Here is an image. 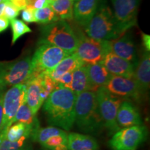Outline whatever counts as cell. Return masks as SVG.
I'll return each instance as SVG.
<instances>
[{"label": "cell", "instance_id": "29", "mask_svg": "<svg viewBox=\"0 0 150 150\" xmlns=\"http://www.w3.org/2000/svg\"><path fill=\"white\" fill-rule=\"evenodd\" d=\"M11 29L13 32L12 45H14L17 40L26 33H31V29L28 27L25 22L18 19L10 20Z\"/></svg>", "mask_w": 150, "mask_h": 150}, {"label": "cell", "instance_id": "7", "mask_svg": "<svg viewBox=\"0 0 150 150\" xmlns=\"http://www.w3.org/2000/svg\"><path fill=\"white\" fill-rule=\"evenodd\" d=\"M78 45L74 54L85 65L102 63L110 51V40H102L82 35L78 37Z\"/></svg>", "mask_w": 150, "mask_h": 150}, {"label": "cell", "instance_id": "30", "mask_svg": "<svg viewBox=\"0 0 150 150\" xmlns=\"http://www.w3.org/2000/svg\"><path fill=\"white\" fill-rule=\"evenodd\" d=\"M27 139L23 138L18 141L12 142L0 137V150H20L24 147Z\"/></svg>", "mask_w": 150, "mask_h": 150}, {"label": "cell", "instance_id": "2", "mask_svg": "<svg viewBox=\"0 0 150 150\" xmlns=\"http://www.w3.org/2000/svg\"><path fill=\"white\" fill-rule=\"evenodd\" d=\"M74 123L81 132L99 135L104 129L94 91H85L76 95Z\"/></svg>", "mask_w": 150, "mask_h": 150}, {"label": "cell", "instance_id": "41", "mask_svg": "<svg viewBox=\"0 0 150 150\" xmlns=\"http://www.w3.org/2000/svg\"><path fill=\"white\" fill-rule=\"evenodd\" d=\"M20 150H31V146L28 145V146H24L22 148V149H20Z\"/></svg>", "mask_w": 150, "mask_h": 150}, {"label": "cell", "instance_id": "42", "mask_svg": "<svg viewBox=\"0 0 150 150\" xmlns=\"http://www.w3.org/2000/svg\"><path fill=\"white\" fill-rule=\"evenodd\" d=\"M8 0H0V3H2V2H7Z\"/></svg>", "mask_w": 150, "mask_h": 150}, {"label": "cell", "instance_id": "44", "mask_svg": "<svg viewBox=\"0 0 150 150\" xmlns=\"http://www.w3.org/2000/svg\"><path fill=\"white\" fill-rule=\"evenodd\" d=\"M74 1H78V0H74Z\"/></svg>", "mask_w": 150, "mask_h": 150}, {"label": "cell", "instance_id": "19", "mask_svg": "<svg viewBox=\"0 0 150 150\" xmlns=\"http://www.w3.org/2000/svg\"><path fill=\"white\" fill-rule=\"evenodd\" d=\"M68 150H99V146L95 138L89 135L70 133L67 135Z\"/></svg>", "mask_w": 150, "mask_h": 150}, {"label": "cell", "instance_id": "31", "mask_svg": "<svg viewBox=\"0 0 150 150\" xmlns=\"http://www.w3.org/2000/svg\"><path fill=\"white\" fill-rule=\"evenodd\" d=\"M19 13H20V11L16 6H14L9 1L6 2L3 16H4L6 18H7L10 21L11 20L16 19L18 16Z\"/></svg>", "mask_w": 150, "mask_h": 150}, {"label": "cell", "instance_id": "38", "mask_svg": "<svg viewBox=\"0 0 150 150\" xmlns=\"http://www.w3.org/2000/svg\"><path fill=\"white\" fill-rule=\"evenodd\" d=\"M4 90L0 89V125L1 124L3 117V107H2V100H3V93Z\"/></svg>", "mask_w": 150, "mask_h": 150}, {"label": "cell", "instance_id": "34", "mask_svg": "<svg viewBox=\"0 0 150 150\" xmlns=\"http://www.w3.org/2000/svg\"><path fill=\"white\" fill-rule=\"evenodd\" d=\"M8 1L16 6L19 11H22L27 8V2L26 0H8Z\"/></svg>", "mask_w": 150, "mask_h": 150}, {"label": "cell", "instance_id": "36", "mask_svg": "<svg viewBox=\"0 0 150 150\" xmlns=\"http://www.w3.org/2000/svg\"><path fill=\"white\" fill-rule=\"evenodd\" d=\"M47 6H49L48 0H35L32 7H33L35 9H40L45 8Z\"/></svg>", "mask_w": 150, "mask_h": 150}, {"label": "cell", "instance_id": "16", "mask_svg": "<svg viewBox=\"0 0 150 150\" xmlns=\"http://www.w3.org/2000/svg\"><path fill=\"white\" fill-rule=\"evenodd\" d=\"M25 84L27 86L26 103L33 113L36 115L44 103L41 96V73L32 75Z\"/></svg>", "mask_w": 150, "mask_h": 150}, {"label": "cell", "instance_id": "21", "mask_svg": "<svg viewBox=\"0 0 150 150\" xmlns=\"http://www.w3.org/2000/svg\"><path fill=\"white\" fill-rule=\"evenodd\" d=\"M83 65H85V64L79 59L76 54L73 53L62 60L59 64L56 65L55 68L47 72L49 76L55 81V80L57 79L61 75L67 72H72L76 69Z\"/></svg>", "mask_w": 150, "mask_h": 150}, {"label": "cell", "instance_id": "37", "mask_svg": "<svg viewBox=\"0 0 150 150\" xmlns=\"http://www.w3.org/2000/svg\"><path fill=\"white\" fill-rule=\"evenodd\" d=\"M142 40L143 46L145 47L146 52H149L150 50V36L146 33H142Z\"/></svg>", "mask_w": 150, "mask_h": 150}, {"label": "cell", "instance_id": "20", "mask_svg": "<svg viewBox=\"0 0 150 150\" xmlns=\"http://www.w3.org/2000/svg\"><path fill=\"white\" fill-rule=\"evenodd\" d=\"M86 67L89 81L95 91L98 88L106 86L112 76L102 63L86 65Z\"/></svg>", "mask_w": 150, "mask_h": 150}, {"label": "cell", "instance_id": "23", "mask_svg": "<svg viewBox=\"0 0 150 150\" xmlns=\"http://www.w3.org/2000/svg\"><path fill=\"white\" fill-rule=\"evenodd\" d=\"M35 129L31 125L21 122H15L8 129L0 132V137L5 139L15 142L23 138H28Z\"/></svg>", "mask_w": 150, "mask_h": 150}, {"label": "cell", "instance_id": "39", "mask_svg": "<svg viewBox=\"0 0 150 150\" xmlns=\"http://www.w3.org/2000/svg\"><path fill=\"white\" fill-rule=\"evenodd\" d=\"M6 6V2L0 3V16H2Z\"/></svg>", "mask_w": 150, "mask_h": 150}, {"label": "cell", "instance_id": "45", "mask_svg": "<svg viewBox=\"0 0 150 150\" xmlns=\"http://www.w3.org/2000/svg\"><path fill=\"white\" fill-rule=\"evenodd\" d=\"M45 150H47V149H45Z\"/></svg>", "mask_w": 150, "mask_h": 150}, {"label": "cell", "instance_id": "40", "mask_svg": "<svg viewBox=\"0 0 150 150\" xmlns=\"http://www.w3.org/2000/svg\"><path fill=\"white\" fill-rule=\"evenodd\" d=\"M26 1H27L28 6H32L35 0H26Z\"/></svg>", "mask_w": 150, "mask_h": 150}, {"label": "cell", "instance_id": "4", "mask_svg": "<svg viewBox=\"0 0 150 150\" xmlns=\"http://www.w3.org/2000/svg\"><path fill=\"white\" fill-rule=\"evenodd\" d=\"M78 40L70 24L65 20H59L42 26L38 44H50L73 54L77 47Z\"/></svg>", "mask_w": 150, "mask_h": 150}, {"label": "cell", "instance_id": "26", "mask_svg": "<svg viewBox=\"0 0 150 150\" xmlns=\"http://www.w3.org/2000/svg\"><path fill=\"white\" fill-rule=\"evenodd\" d=\"M65 132V131L63 129L54 126L45 127V128L38 127L31 134V137L33 140L42 145L51 137L63 134Z\"/></svg>", "mask_w": 150, "mask_h": 150}, {"label": "cell", "instance_id": "32", "mask_svg": "<svg viewBox=\"0 0 150 150\" xmlns=\"http://www.w3.org/2000/svg\"><path fill=\"white\" fill-rule=\"evenodd\" d=\"M34 8L31 6H27V8L22 10V18L25 22L27 23H32L35 22L34 19Z\"/></svg>", "mask_w": 150, "mask_h": 150}, {"label": "cell", "instance_id": "27", "mask_svg": "<svg viewBox=\"0 0 150 150\" xmlns=\"http://www.w3.org/2000/svg\"><path fill=\"white\" fill-rule=\"evenodd\" d=\"M35 22L41 24H48L59 21V18L50 6L40 9H34Z\"/></svg>", "mask_w": 150, "mask_h": 150}, {"label": "cell", "instance_id": "15", "mask_svg": "<svg viewBox=\"0 0 150 150\" xmlns=\"http://www.w3.org/2000/svg\"><path fill=\"white\" fill-rule=\"evenodd\" d=\"M117 123L123 129L142 125V121L138 108L129 101L124 100L118 108Z\"/></svg>", "mask_w": 150, "mask_h": 150}, {"label": "cell", "instance_id": "18", "mask_svg": "<svg viewBox=\"0 0 150 150\" xmlns=\"http://www.w3.org/2000/svg\"><path fill=\"white\" fill-rule=\"evenodd\" d=\"M133 78L139 86L142 93L149 91L150 85V56L149 52H145L141 59L137 63Z\"/></svg>", "mask_w": 150, "mask_h": 150}, {"label": "cell", "instance_id": "5", "mask_svg": "<svg viewBox=\"0 0 150 150\" xmlns=\"http://www.w3.org/2000/svg\"><path fill=\"white\" fill-rule=\"evenodd\" d=\"M33 72L34 68L30 57L11 62H0V89L25 83Z\"/></svg>", "mask_w": 150, "mask_h": 150}, {"label": "cell", "instance_id": "10", "mask_svg": "<svg viewBox=\"0 0 150 150\" xmlns=\"http://www.w3.org/2000/svg\"><path fill=\"white\" fill-rule=\"evenodd\" d=\"M27 86L21 83L11 86L3 95V117L0 125V132L6 130L12 125V121L18 108L26 102Z\"/></svg>", "mask_w": 150, "mask_h": 150}, {"label": "cell", "instance_id": "25", "mask_svg": "<svg viewBox=\"0 0 150 150\" xmlns=\"http://www.w3.org/2000/svg\"><path fill=\"white\" fill-rule=\"evenodd\" d=\"M15 122H21L28 125H31L35 129L40 127H39V122L38 120L37 117H35V115L33 113L26 102L22 104L20 108H18L12 121V124Z\"/></svg>", "mask_w": 150, "mask_h": 150}, {"label": "cell", "instance_id": "14", "mask_svg": "<svg viewBox=\"0 0 150 150\" xmlns=\"http://www.w3.org/2000/svg\"><path fill=\"white\" fill-rule=\"evenodd\" d=\"M110 51L122 59L137 64L136 47L132 38L129 33L110 40Z\"/></svg>", "mask_w": 150, "mask_h": 150}, {"label": "cell", "instance_id": "11", "mask_svg": "<svg viewBox=\"0 0 150 150\" xmlns=\"http://www.w3.org/2000/svg\"><path fill=\"white\" fill-rule=\"evenodd\" d=\"M104 87L112 95L119 97H127L138 100L142 95L138 83L133 77L112 75Z\"/></svg>", "mask_w": 150, "mask_h": 150}, {"label": "cell", "instance_id": "17", "mask_svg": "<svg viewBox=\"0 0 150 150\" xmlns=\"http://www.w3.org/2000/svg\"><path fill=\"white\" fill-rule=\"evenodd\" d=\"M99 0H78L74 4L73 18L86 27L96 13Z\"/></svg>", "mask_w": 150, "mask_h": 150}, {"label": "cell", "instance_id": "9", "mask_svg": "<svg viewBox=\"0 0 150 150\" xmlns=\"http://www.w3.org/2000/svg\"><path fill=\"white\" fill-rule=\"evenodd\" d=\"M147 129L145 125H136L120 129L108 142L112 150H134L147 139Z\"/></svg>", "mask_w": 150, "mask_h": 150}, {"label": "cell", "instance_id": "24", "mask_svg": "<svg viewBox=\"0 0 150 150\" xmlns=\"http://www.w3.org/2000/svg\"><path fill=\"white\" fill-rule=\"evenodd\" d=\"M74 0H56L49 6L60 20H72L74 11Z\"/></svg>", "mask_w": 150, "mask_h": 150}, {"label": "cell", "instance_id": "43", "mask_svg": "<svg viewBox=\"0 0 150 150\" xmlns=\"http://www.w3.org/2000/svg\"><path fill=\"white\" fill-rule=\"evenodd\" d=\"M54 1H56V0H48V1H49V4H50L52 3V2H54Z\"/></svg>", "mask_w": 150, "mask_h": 150}, {"label": "cell", "instance_id": "8", "mask_svg": "<svg viewBox=\"0 0 150 150\" xmlns=\"http://www.w3.org/2000/svg\"><path fill=\"white\" fill-rule=\"evenodd\" d=\"M39 47L32 58L34 68L33 75H37L44 72H50L67 56L72 54L61 48L47 43L38 44Z\"/></svg>", "mask_w": 150, "mask_h": 150}, {"label": "cell", "instance_id": "13", "mask_svg": "<svg viewBox=\"0 0 150 150\" xmlns=\"http://www.w3.org/2000/svg\"><path fill=\"white\" fill-rule=\"evenodd\" d=\"M102 64L110 74L125 77H133L136 64L119 57L111 52L105 56Z\"/></svg>", "mask_w": 150, "mask_h": 150}, {"label": "cell", "instance_id": "1", "mask_svg": "<svg viewBox=\"0 0 150 150\" xmlns=\"http://www.w3.org/2000/svg\"><path fill=\"white\" fill-rule=\"evenodd\" d=\"M76 98L72 90L57 83L43 104L49 125L70 131L74 124Z\"/></svg>", "mask_w": 150, "mask_h": 150}, {"label": "cell", "instance_id": "28", "mask_svg": "<svg viewBox=\"0 0 150 150\" xmlns=\"http://www.w3.org/2000/svg\"><path fill=\"white\" fill-rule=\"evenodd\" d=\"M67 135L65 131L63 134L51 137L41 145L47 150H68Z\"/></svg>", "mask_w": 150, "mask_h": 150}, {"label": "cell", "instance_id": "33", "mask_svg": "<svg viewBox=\"0 0 150 150\" xmlns=\"http://www.w3.org/2000/svg\"><path fill=\"white\" fill-rule=\"evenodd\" d=\"M72 72H67L65 74L61 75L55 81L59 85H61L64 87L68 88L70 89L71 83H72Z\"/></svg>", "mask_w": 150, "mask_h": 150}, {"label": "cell", "instance_id": "35", "mask_svg": "<svg viewBox=\"0 0 150 150\" xmlns=\"http://www.w3.org/2000/svg\"><path fill=\"white\" fill-rule=\"evenodd\" d=\"M10 21L4 16H0V33L3 32L8 29Z\"/></svg>", "mask_w": 150, "mask_h": 150}, {"label": "cell", "instance_id": "3", "mask_svg": "<svg viewBox=\"0 0 150 150\" xmlns=\"http://www.w3.org/2000/svg\"><path fill=\"white\" fill-rule=\"evenodd\" d=\"M132 25L120 22L109 6L102 5L85 27L88 37L102 40H112L120 37Z\"/></svg>", "mask_w": 150, "mask_h": 150}, {"label": "cell", "instance_id": "22", "mask_svg": "<svg viewBox=\"0 0 150 150\" xmlns=\"http://www.w3.org/2000/svg\"><path fill=\"white\" fill-rule=\"evenodd\" d=\"M70 89L76 95L85 91L95 92L89 81L86 65L79 67L72 72Z\"/></svg>", "mask_w": 150, "mask_h": 150}, {"label": "cell", "instance_id": "6", "mask_svg": "<svg viewBox=\"0 0 150 150\" xmlns=\"http://www.w3.org/2000/svg\"><path fill=\"white\" fill-rule=\"evenodd\" d=\"M95 95L104 128L107 129L108 135L114 134L120 129L117 123V113L122 99L112 95L104 86L98 88Z\"/></svg>", "mask_w": 150, "mask_h": 150}, {"label": "cell", "instance_id": "12", "mask_svg": "<svg viewBox=\"0 0 150 150\" xmlns=\"http://www.w3.org/2000/svg\"><path fill=\"white\" fill-rule=\"evenodd\" d=\"M113 13L120 22L132 25L136 24V15L140 0H110Z\"/></svg>", "mask_w": 150, "mask_h": 150}]
</instances>
